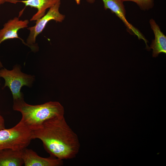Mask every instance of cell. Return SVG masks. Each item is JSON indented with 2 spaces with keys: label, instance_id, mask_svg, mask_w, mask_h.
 Instances as JSON below:
<instances>
[{
  "label": "cell",
  "instance_id": "6",
  "mask_svg": "<svg viewBox=\"0 0 166 166\" xmlns=\"http://www.w3.org/2000/svg\"><path fill=\"white\" fill-rule=\"evenodd\" d=\"M105 10L109 9L112 12L115 14L124 23L127 27L128 31L130 34L133 33L139 39L143 40L146 45V48L148 50L149 47L147 43L148 41L143 34L136 28L129 23L126 18V10L124 2L122 0H102Z\"/></svg>",
  "mask_w": 166,
  "mask_h": 166
},
{
  "label": "cell",
  "instance_id": "7",
  "mask_svg": "<svg viewBox=\"0 0 166 166\" xmlns=\"http://www.w3.org/2000/svg\"><path fill=\"white\" fill-rule=\"evenodd\" d=\"M21 157L25 166H60L63 164V161L50 156L43 157L38 155L33 150L24 148L20 150Z\"/></svg>",
  "mask_w": 166,
  "mask_h": 166
},
{
  "label": "cell",
  "instance_id": "3",
  "mask_svg": "<svg viewBox=\"0 0 166 166\" xmlns=\"http://www.w3.org/2000/svg\"><path fill=\"white\" fill-rule=\"evenodd\" d=\"M33 138V131L21 120L15 126L0 130V150L20 151L27 148Z\"/></svg>",
  "mask_w": 166,
  "mask_h": 166
},
{
  "label": "cell",
  "instance_id": "15",
  "mask_svg": "<svg viewBox=\"0 0 166 166\" xmlns=\"http://www.w3.org/2000/svg\"><path fill=\"white\" fill-rule=\"evenodd\" d=\"M5 2H9L13 3V0H0V6Z\"/></svg>",
  "mask_w": 166,
  "mask_h": 166
},
{
  "label": "cell",
  "instance_id": "5",
  "mask_svg": "<svg viewBox=\"0 0 166 166\" xmlns=\"http://www.w3.org/2000/svg\"><path fill=\"white\" fill-rule=\"evenodd\" d=\"M61 4V1L56 3L49 9L44 16L36 21L34 26L27 28L30 30V34L27 38L26 43L33 51L35 52L38 50V47L35 44L36 37L42 33L49 21L54 20L57 22H61L64 20L65 16L59 11Z\"/></svg>",
  "mask_w": 166,
  "mask_h": 166
},
{
  "label": "cell",
  "instance_id": "11",
  "mask_svg": "<svg viewBox=\"0 0 166 166\" xmlns=\"http://www.w3.org/2000/svg\"><path fill=\"white\" fill-rule=\"evenodd\" d=\"M23 164L20 150L11 148L0 150V166H21Z\"/></svg>",
  "mask_w": 166,
  "mask_h": 166
},
{
  "label": "cell",
  "instance_id": "4",
  "mask_svg": "<svg viewBox=\"0 0 166 166\" xmlns=\"http://www.w3.org/2000/svg\"><path fill=\"white\" fill-rule=\"evenodd\" d=\"M21 66L15 65L11 70L5 68L0 69V77L3 78L5 83L3 88L7 86L12 93L13 101L23 98V94L21 91L24 86L30 87L34 80V77L23 73Z\"/></svg>",
  "mask_w": 166,
  "mask_h": 166
},
{
  "label": "cell",
  "instance_id": "13",
  "mask_svg": "<svg viewBox=\"0 0 166 166\" xmlns=\"http://www.w3.org/2000/svg\"><path fill=\"white\" fill-rule=\"evenodd\" d=\"M5 128V121L3 117L0 114V130Z\"/></svg>",
  "mask_w": 166,
  "mask_h": 166
},
{
  "label": "cell",
  "instance_id": "9",
  "mask_svg": "<svg viewBox=\"0 0 166 166\" xmlns=\"http://www.w3.org/2000/svg\"><path fill=\"white\" fill-rule=\"evenodd\" d=\"M61 0H15L16 4L22 2L25 5V7L20 11L18 17L22 14L25 8L30 6L37 9V11L30 19V21H36L44 16L46 10L49 9Z\"/></svg>",
  "mask_w": 166,
  "mask_h": 166
},
{
  "label": "cell",
  "instance_id": "8",
  "mask_svg": "<svg viewBox=\"0 0 166 166\" xmlns=\"http://www.w3.org/2000/svg\"><path fill=\"white\" fill-rule=\"evenodd\" d=\"M29 23L28 20H20L18 17H15L8 20L4 24L3 27L0 30V45L6 40L18 38L20 39L23 44L30 48L23 40L19 37L18 33L19 30L27 27ZM2 67L0 60V67Z\"/></svg>",
  "mask_w": 166,
  "mask_h": 166
},
{
  "label": "cell",
  "instance_id": "1",
  "mask_svg": "<svg viewBox=\"0 0 166 166\" xmlns=\"http://www.w3.org/2000/svg\"><path fill=\"white\" fill-rule=\"evenodd\" d=\"M32 131L33 139L41 140L51 156L63 160L73 159L79 152L80 144L78 136L64 116L49 119Z\"/></svg>",
  "mask_w": 166,
  "mask_h": 166
},
{
  "label": "cell",
  "instance_id": "10",
  "mask_svg": "<svg viewBox=\"0 0 166 166\" xmlns=\"http://www.w3.org/2000/svg\"><path fill=\"white\" fill-rule=\"evenodd\" d=\"M149 23L155 36L154 39L152 41L149 49H152V57H155L161 53L166 54V36L161 31L159 26L153 19H150Z\"/></svg>",
  "mask_w": 166,
  "mask_h": 166
},
{
  "label": "cell",
  "instance_id": "2",
  "mask_svg": "<svg viewBox=\"0 0 166 166\" xmlns=\"http://www.w3.org/2000/svg\"><path fill=\"white\" fill-rule=\"evenodd\" d=\"M13 109L21 113V120L32 131L38 128L46 121L64 114L63 106L57 101L32 105L26 103L23 98L13 101Z\"/></svg>",
  "mask_w": 166,
  "mask_h": 166
},
{
  "label": "cell",
  "instance_id": "12",
  "mask_svg": "<svg viewBox=\"0 0 166 166\" xmlns=\"http://www.w3.org/2000/svg\"><path fill=\"white\" fill-rule=\"evenodd\" d=\"M123 1H131L136 3L140 8L143 10H148L154 6V0H122Z\"/></svg>",
  "mask_w": 166,
  "mask_h": 166
},
{
  "label": "cell",
  "instance_id": "14",
  "mask_svg": "<svg viewBox=\"0 0 166 166\" xmlns=\"http://www.w3.org/2000/svg\"><path fill=\"white\" fill-rule=\"evenodd\" d=\"M81 0H75V2L77 4H79L80 3V1ZM86 1L89 3L90 4H93V3L95 0H86Z\"/></svg>",
  "mask_w": 166,
  "mask_h": 166
}]
</instances>
